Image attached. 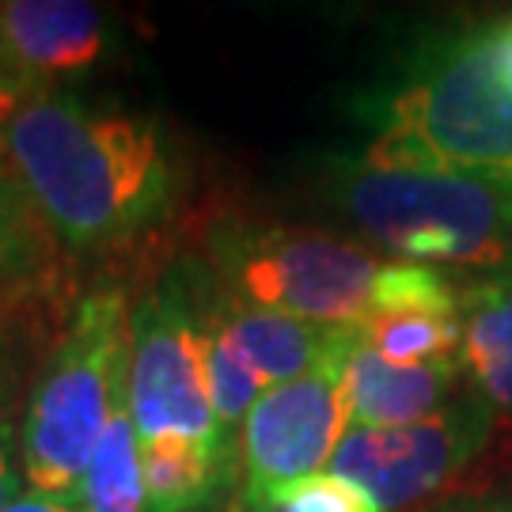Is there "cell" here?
Returning a JSON list of instances; mask_svg holds the SVG:
<instances>
[{
	"mask_svg": "<svg viewBox=\"0 0 512 512\" xmlns=\"http://www.w3.org/2000/svg\"><path fill=\"white\" fill-rule=\"evenodd\" d=\"M8 179L46 232L92 251L156 228L179 205L186 167L156 114L61 88L12 122Z\"/></svg>",
	"mask_w": 512,
	"mask_h": 512,
	"instance_id": "6da1fadb",
	"label": "cell"
},
{
	"mask_svg": "<svg viewBox=\"0 0 512 512\" xmlns=\"http://www.w3.org/2000/svg\"><path fill=\"white\" fill-rule=\"evenodd\" d=\"M361 114L368 164L512 186V16L425 42Z\"/></svg>",
	"mask_w": 512,
	"mask_h": 512,
	"instance_id": "7a4b0ae2",
	"label": "cell"
},
{
	"mask_svg": "<svg viewBox=\"0 0 512 512\" xmlns=\"http://www.w3.org/2000/svg\"><path fill=\"white\" fill-rule=\"evenodd\" d=\"M327 202L380 251L418 266H456L478 274H512V186L384 167L361 156L334 160Z\"/></svg>",
	"mask_w": 512,
	"mask_h": 512,
	"instance_id": "3957f363",
	"label": "cell"
},
{
	"mask_svg": "<svg viewBox=\"0 0 512 512\" xmlns=\"http://www.w3.org/2000/svg\"><path fill=\"white\" fill-rule=\"evenodd\" d=\"M129 293L92 289L31 387L19 425V463L38 494L69 501L129 395Z\"/></svg>",
	"mask_w": 512,
	"mask_h": 512,
	"instance_id": "277c9868",
	"label": "cell"
},
{
	"mask_svg": "<svg viewBox=\"0 0 512 512\" xmlns=\"http://www.w3.org/2000/svg\"><path fill=\"white\" fill-rule=\"evenodd\" d=\"M209 277L224 293L319 327H361L384 262L346 236L228 220L205 239Z\"/></svg>",
	"mask_w": 512,
	"mask_h": 512,
	"instance_id": "5b68a950",
	"label": "cell"
},
{
	"mask_svg": "<svg viewBox=\"0 0 512 512\" xmlns=\"http://www.w3.org/2000/svg\"><path fill=\"white\" fill-rule=\"evenodd\" d=\"M126 410L133 418L137 440L186 437L213 444L220 452L217 418H213V399H209V372H205L198 285H194V274L183 266L160 277L133 304Z\"/></svg>",
	"mask_w": 512,
	"mask_h": 512,
	"instance_id": "8992f818",
	"label": "cell"
},
{
	"mask_svg": "<svg viewBox=\"0 0 512 512\" xmlns=\"http://www.w3.org/2000/svg\"><path fill=\"white\" fill-rule=\"evenodd\" d=\"M490 429L494 406L467 391L440 414L410 425H349L330 459V475L361 486L380 512L406 509L421 497L437 494L490 440Z\"/></svg>",
	"mask_w": 512,
	"mask_h": 512,
	"instance_id": "52a82bcc",
	"label": "cell"
},
{
	"mask_svg": "<svg viewBox=\"0 0 512 512\" xmlns=\"http://www.w3.org/2000/svg\"><path fill=\"white\" fill-rule=\"evenodd\" d=\"M346 353L300 380L266 387L251 406L239 433V501L247 512L274 486L319 475V467L334 459L349 429V406L342 391Z\"/></svg>",
	"mask_w": 512,
	"mask_h": 512,
	"instance_id": "ba28073f",
	"label": "cell"
},
{
	"mask_svg": "<svg viewBox=\"0 0 512 512\" xmlns=\"http://www.w3.org/2000/svg\"><path fill=\"white\" fill-rule=\"evenodd\" d=\"M114 50V27L88 0H0V65L35 95L61 92Z\"/></svg>",
	"mask_w": 512,
	"mask_h": 512,
	"instance_id": "9c48e42d",
	"label": "cell"
},
{
	"mask_svg": "<svg viewBox=\"0 0 512 512\" xmlns=\"http://www.w3.org/2000/svg\"><path fill=\"white\" fill-rule=\"evenodd\" d=\"M198 296H202V308L228 330V338L236 342V349L266 387L289 384L338 361L353 342V327H319L308 319L258 308L224 293L213 277L209 281L198 277Z\"/></svg>",
	"mask_w": 512,
	"mask_h": 512,
	"instance_id": "30bf717a",
	"label": "cell"
},
{
	"mask_svg": "<svg viewBox=\"0 0 512 512\" xmlns=\"http://www.w3.org/2000/svg\"><path fill=\"white\" fill-rule=\"evenodd\" d=\"M463 361L456 365H399L357 338L342 361V391H346L349 425L387 429L410 421L433 418L444 406L456 403L463 387Z\"/></svg>",
	"mask_w": 512,
	"mask_h": 512,
	"instance_id": "8fae6325",
	"label": "cell"
},
{
	"mask_svg": "<svg viewBox=\"0 0 512 512\" xmlns=\"http://www.w3.org/2000/svg\"><path fill=\"white\" fill-rule=\"evenodd\" d=\"M463 376L494 410H512V274L482 277L463 293Z\"/></svg>",
	"mask_w": 512,
	"mask_h": 512,
	"instance_id": "7c38bea8",
	"label": "cell"
},
{
	"mask_svg": "<svg viewBox=\"0 0 512 512\" xmlns=\"http://www.w3.org/2000/svg\"><path fill=\"white\" fill-rule=\"evenodd\" d=\"M137 456H141L148 512H202L232 478V467L224 463V456L202 440H137Z\"/></svg>",
	"mask_w": 512,
	"mask_h": 512,
	"instance_id": "4fadbf2b",
	"label": "cell"
},
{
	"mask_svg": "<svg viewBox=\"0 0 512 512\" xmlns=\"http://www.w3.org/2000/svg\"><path fill=\"white\" fill-rule=\"evenodd\" d=\"M69 505L76 512H148L141 456H137V429H133L129 410L110 421L103 440L95 444Z\"/></svg>",
	"mask_w": 512,
	"mask_h": 512,
	"instance_id": "5bb4252c",
	"label": "cell"
},
{
	"mask_svg": "<svg viewBox=\"0 0 512 512\" xmlns=\"http://www.w3.org/2000/svg\"><path fill=\"white\" fill-rule=\"evenodd\" d=\"M357 338L399 365H456L463 353L459 315H368Z\"/></svg>",
	"mask_w": 512,
	"mask_h": 512,
	"instance_id": "9a60e30c",
	"label": "cell"
},
{
	"mask_svg": "<svg viewBox=\"0 0 512 512\" xmlns=\"http://www.w3.org/2000/svg\"><path fill=\"white\" fill-rule=\"evenodd\" d=\"M463 293L456 281L418 262H384L368 315H459Z\"/></svg>",
	"mask_w": 512,
	"mask_h": 512,
	"instance_id": "2e32d148",
	"label": "cell"
},
{
	"mask_svg": "<svg viewBox=\"0 0 512 512\" xmlns=\"http://www.w3.org/2000/svg\"><path fill=\"white\" fill-rule=\"evenodd\" d=\"M251 512H380L361 486L346 478L319 471V475L296 478L285 486H274Z\"/></svg>",
	"mask_w": 512,
	"mask_h": 512,
	"instance_id": "e0dca14e",
	"label": "cell"
},
{
	"mask_svg": "<svg viewBox=\"0 0 512 512\" xmlns=\"http://www.w3.org/2000/svg\"><path fill=\"white\" fill-rule=\"evenodd\" d=\"M42 224L12 179H0V281L23 277L42 255Z\"/></svg>",
	"mask_w": 512,
	"mask_h": 512,
	"instance_id": "ac0fdd59",
	"label": "cell"
},
{
	"mask_svg": "<svg viewBox=\"0 0 512 512\" xmlns=\"http://www.w3.org/2000/svg\"><path fill=\"white\" fill-rule=\"evenodd\" d=\"M35 99L38 95L16 73H8L0 65V179H8V129L19 118V110L27 103H35Z\"/></svg>",
	"mask_w": 512,
	"mask_h": 512,
	"instance_id": "d6986e66",
	"label": "cell"
},
{
	"mask_svg": "<svg viewBox=\"0 0 512 512\" xmlns=\"http://www.w3.org/2000/svg\"><path fill=\"white\" fill-rule=\"evenodd\" d=\"M19 494H23V478H19V467L12 459V433H8V425H0V512Z\"/></svg>",
	"mask_w": 512,
	"mask_h": 512,
	"instance_id": "ffe728a7",
	"label": "cell"
},
{
	"mask_svg": "<svg viewBox=\"0 0 512 512\" xmlns=\"http://www.w3.org/2000/svg\"><path fill=\"white\" fill-rule=\"evenodd\" d=\"M4 512H76L69 501H61V497H50V494H38V490H27V494H19L12 505Z\"/></svg>",
	"mask_w": 512,
	"mask_h": 512,
	"instance_id": "44dd1931",
	"label": "cell"
},
{
	"mask_svg": "<svg viewBox=\"0 0 512 512\" xmlns=\"http://www.w3.org/2000/svg\"><path fill=\"white\" fill-rule=\"evenodd\" d=\"M444 512H512V494L505 497H482V501H459Z\"/></svg>",
	"mask_w": 512,
	"mask_h": 512,
	"instance_id": "7402d4cb",
	"label": "cell"
},
{
	"mask_svg": "<svg viewBox=\"0 0 512 512\" xmlns=\"http://www.w3.org/2000/svg\"><path fill=\"white\" fill-rule=\"evenodd\" d=\"M0 357H4V323H0Z\"/></svg>",
	"mask_w": 512,
	"mask_h": 512,
	"instance_id": "603a6c76",
	"label": "cell"
}]
</instances>
